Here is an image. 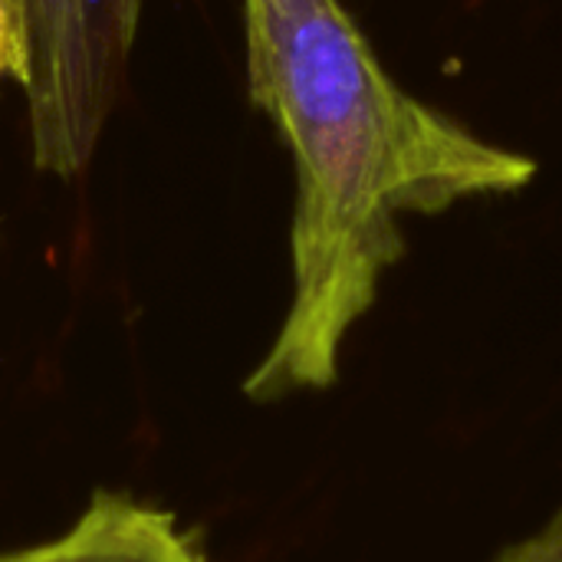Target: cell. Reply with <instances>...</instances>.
<instances>
[{"instance_id":"6da1fadb","label":"cell","mask_w":562,"mask_h":562,"mask_svg":"<svg viewBox=\"0 0 562 562\" xmlns=\"http://www.w3.org/2000/svg\"><path fill=\"white\" fill-rule=\"evenodd\" d=\"M247 92L293 155V293L247 375L254 402L323 392L408 254L402 217L520 194L540 165L405 92L342 0H240Z\"/></svg>"},{"instance_id":"7a4b0ae2","label":"cell","mask_w":562,"mask_h":562,"mask_svg":"<svg viewBox=\"0 0 562 562\" xmlns=\"http://www.w3.org/2000/svg\"><path fill=\"white\" fill-rule=\"evenodd\" d=\"M148 0H30V56L20 79L33 165L79 178L119 102Z\"/></svg>"},{"instance_id":"3957f363","label":"cell","mask_w":562,"mask_h":562,"mask_svg":"<svg viewBox=\"0 0 562 562\" xmlns=\"http://www.w3.org/2000/svg\"><path fill=\"white\" fill-rule=\"evenodd\" d=\"M0 562H207L178 520L122 494H95L56 540L16 550Z\"/></svg>"},{"instance_id":"277c9868","label":"cell","mask_w":562,"mask_h":562,"mask_svg":"<svg viewBox=\"0 0 562 562\" xmlns=\"http://www.w3.org/2000/svg\"><path fill=\"white\" fill-rule=\"evenodd\" d=\"M30 56V0H0V82L20 86Z\"/></svg>"},{"instance_id":"5b68a950","label":"cell","mask_w":562,"mask_h":562,"mask_svg":"<svg viewBox=\"0 0 562 562\" xmlns=\"http://www.w3.org/2000/svg\"><path fill=\"white\" fill-rule=\"evenodd\" d=\"M491 562H562V514L547 520L530 537L504 547Z\"/></svg>"}]
</instances>
